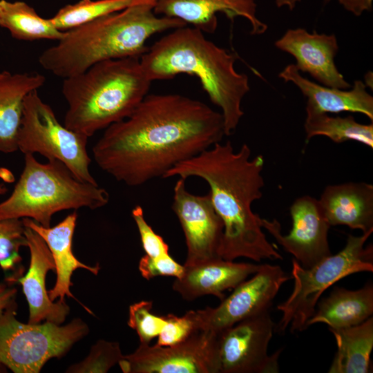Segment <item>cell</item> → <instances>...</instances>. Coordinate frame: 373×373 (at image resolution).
I'll return each mask as SVG.
<instances>
[{"label":"cell","mask_w":373,"mask_h":373,"mask_svg":"<svg viewBox=\"0 0 373 373\" xmlns=\"http://www.w3.org/2000/svg\"><path fill=\"white\" fill-rule=\"evenodd\" d=\"M93 147L97 166L135 187L220 142L221 113L179 94L147 95L126 119L104 129Z\"/></svg>","instance_id":"obj_1"},{"label":"cell","mask_w":373,"mask_h":373,"mask_svg":"<svg viewBox=\"0 0 373 373\" xmlns=\"http://www.w3.org/2000/svg\"><path fill=\"white\" fill-rule=\"evenodd\" d=\"M251 155L247 144L236 152L230 141L220 142L178 164L163 178L198 177L208 184L212 204L224 224L221 258L283 260L263 232L262 218L251 209L262 195L265 160L262 155Z\"/></svg>","instance_id":"obj_2"},{"label":"cell","mask_w":373,"mask_h":373,"mask_svg":"<svg viewBox=\"0 0 373 373\" xmlns=\"http://www.w3.org/2000/svg\"><path fill=\"white\" fill-rule=\"evenodd\" d=\"M236 59V54L208 40L200 29L186 26L173 29L140 57L151 82L180 74L196 77L211 102L220 108L227 136L244 115L241 104L250 90L248 76L234 68Z\"/></svg>","instance_id":"obj_3"},{"label":"cell","mask_w":373,"mask_h":373,"mask_svg":"<svg viewBox=\"0 0 373 373\" xmlns=\"http://www.w3.org/2000/svg\"><path fill=\"white\" fill-rule=\"evenodd\" d=\"M143 3L64 32L57 43L39 57L46 70L65 79L106 60L140 57L153 35L187 26L177 18L157 15Z\"/></svg>","instance_id":"obj_4"},{"label":"cell","mask_w":373,"mask_h":373,"mask_svg":"<svg viewBox=\"0 0 373 373\" xmlns=\"http://www.w3.org/2000/svg\"><path fill=\"white\" fill-rule=\"evenodd\" d=\"M151 82L140 57L103 61L65 78L64 124L90 137L128 117L148 95Z\"/></svg>","instance_id":"obj_5"},{"label":"cell","mask_w":373,"mask_h":373,"mask_svg":"<svg viewBox=\"0 0 373 373\" xmlns=\"http://www.w3.org/2000/svg\"><path fill=\"white\" fill-rule=\"evenodd\" d=\"M109 202L108 191L77 179L57 160L41 163L34 154H24V166L10 196L0 202V220L30 218L50 227L57 212L88 208L97 209Z\"/></svg>","instance_id":"obj_6"},{"label":"cell","mask_w":373,"mask_h":373,"mask_svg":"<svg viewBox=\"0 0 373 373\" xmlns=\"http://www.w3.org/2000/svg\"><path fill=\"white\" fill-rule=\"evenodd\" d=\"M373 230L361 236L348 235L345 247L314 266L305 268L294 258L291 260L294 288L289 296L277 306L282 313L275 331L284 333L305 330L321 295L338 280L351 274L373 271V247L365 246Z\"/></svg>","instance_id":"obj_7"},{"label":"cell","mask_w":373,"mask_h":373,"mask_svg":"<svg viewBox=\"0 0 373 373\" xmlns=\"http://www.w3.org/2000/svg\"><path fill=\"white\" fill-rule=\"evenodd\" d=\"M14 301L0 316V372L38 373L52 358H61L88 332L80 318L64 326L45 321L23 323L17 320Z\"/></svg>","instance_id":"obj_8"},{"label":"cell","mask_w":373,"mask_h":373,"mask_svg":"<svg viewBox=\"0 0 373 373\" xmlns=\"http://www.w3.org/2000/svg\"><path fill=\"white\" fill-rule=\"evenodd\" d=\"M88 139L61 124L37 90L27 95L17 136L18 150L21 153H39L48 160H59L79 180L97 184L90 172Z\"/></svg>","instance_id":"obj_9"},{"label":"cell","mask_w":373,"mask_h":373,"mask_svg":"<svg viewBox=\"0 0 373 373\" xmlns=\"http://www.w3.org/2000/svg\"><path fill=\"white\" fill-rule=\"evenodd\" d=\"M275 327L267 310L218 334L219 373H278L282 349L268 354Z\"/></svg>","instance_id":"obj_10"},{"label":"cell","mask_w":373,"mask_h":373,"mask_svg":"<svg viewBox=\"0 0 373 373\" xmlns=\"http://www.w3.org/2000/svg\"><path fill=\"white\" fill-rule=\"evenodd\" d=\"M118 364L124 373H219L218 335L200 330L173 345L140 343Z\"/></svg>","instance_id":"obj_11"},{"label":"cell","mask_w":373,"mask_h":373,"mask_svg":"<svg viewBox=\"0 0 373 373\" xmlns=\"http://www.w3.org/2000/svg\"><path fill=\"white\" fill-rule=\"evenodd\" d=\"M290 278L278 265H260L217 307L198 309L201 330L218 335L247 318L269 310L282 285Z\"/></svg>","instance_id":"obj_12"},{"label":"cell","mask_w":373,"mask_h":373,"mask_svg":"<svg viewBox=\"0 0 373 373\" xmlns=\"http://www.w3.org/2000/svg\"><path fill=\"white\" fill-rule=\"evenodd\" d=\"M180 178L173 188L172 209L182 229L186 246L184 266H193L221 258L224 224L209 194L197 195Z\"/></svg>","instance_id":"obj_13"},{"label":"cell","mask_w":373,"mask_h":373,"mask_svg":"<svg viewBox=\"0 0 373 373\" xmlns=\"http://www.w3.org/2000/svg\"><path fill=\"white\" fill-rule=\"evenodd\" d=\"M292 226L287 235L281 233L280 222L261 218L266 229L283 249L291 254L301 266L309 268L331 254L325 219L318 199L304 195L294 200L289 208Z\"/></svg>","instance_id":"obj_14"},{"label":"cell","mask_w":373,"mask_h":373,"mask_svg":"<svg viewBox=\"0 0 373 373\" xmlns=\"http://www.w3.org/2000/svg\"><path fill=\"white\" fill-rule=\"evenodd\" d=\"M275 46L292 55L300 72L309 73L323 86L347 89L350 84L338 71L334 57L338 45L334 35L312 33L304 28L289 29Z\"/></svg>","instance_id":"obj_15"},{"label":"cell","mask_w":373,"mask_h":373,"mask_svg":"<svg viewBox=\"0 0 373 373\" xmlns=\"http://www.w3.org/2000/svg\"><path fill=\"white\" fill-rule=\"evenodd\" d=\"M24 234L30 254L28 270L19 277L29 307L28 323L37 324L43 321L58 325L63 323L70 308L66 301L51 300L46 287V277L50 270L55 271L51 252L44 239L32 229L25 226Z\"/></svg>","instance_id":"obj_16"},{"label":"cell","mask_w":373,"mask_h":373,"mask_svg":"<svg viewBox=\"0 0 373 373\" xmlns=\"http://www.w3.org/2000/svg\"><path fill=\"white\" fill-rule=\"evenodd\" d=\"M256 8L255 0H156L153 11L209 33L215 32L216 14L222 12L231 20L245 18L251 25V34L259 35L266 32L267 26L258 18Z\"/></svg>","instance_id":"obj_17"},{"label":"cell","mask_w":373,"mask_h":373,"mask_svg":"<svg viewBox=\"0 0 373 373\" xmlns=\"http://www.w3.org/2000/svg\"><path fill=\"white\" fill-rule=\"evenodd\" d=\"M260 265L218 258L184 266L182 275L175 278L172 288L185 300H193L206 295L215 296L221 300L225 297L224 291L234 289L251 276Z\"/></svg>","instance_id":"obj_18"},{"label":"cell","mask_w":373,"mask_h":373,"mask_svg":"<svg viewBox=\"0 0 373 373\" xmlns=\"http://www.w3.org/2000/svg\"><path fill=\"white\" fill-rule=\"evenodd\" d=\"M77 214L75 211L67 216L55 227H46L30 218H22L23 224L37 232L45 241L52 256L57 279L52 289L48 291L50 299L65 301V296L75 299L90 314L92 312L75 298L70 291L73 271L82 268L97 275L99 266L91 267L80 262L72 250L73 238L76 227Z\"/></svg>","instance_id":"obj_19"},{"label":"cell","mask_w":373,"mask_h":373,"mask_svg":"<svg viewBox=\"0 0 373 373\" xmlns=\"http://www.w3.org/2000/svg\"><path fill=\"white\" fill-rule=\"evenodd\" d=\"M286 82L295 84L307 99L306 106L323 113H359L373 120V97L367 91L365 82L357 79L350 90L318 84L302 76L295 64H291L278 74Z\"/></svg>","instance_id":"obj_20"},{"label":"cell","mask_w":373,"mask_h":373,"mask_svg":"<svg viewBox=\"0 0 373 373\" xmlns=\"http://www.w3.org/2000/svg\"><path fill=\"white\" fill-rule=\"evenodd\" d=\"M329 225H345L362 233L373 230V185L345 182L327 186L318 199Z\"/></svg>","instance_id":"obj_21"},{"label":"cell","mask_w":373,"mask_h":373,"mask_svg":"<svg viewBox=\"0 0 373 373\" xmlns=\"http://www.w3.org/2000/svg\"><path fill=\"white\" fill-rule=\"evenodd\" d=\"M45 82V77L38 73L0 72V152L10 153L18 150L24 99Z\"/></svg>","instance_id":"obj_22"},{"label":"cell","mask_w":373,"mask_h":373,"mask_svg":"<svg viewBox=\"0 0 373 373\" xmlns=\"http://www.w3.org/2000/svg\"><path fill=\"white\" fill-rule=\"evenodd\" d=\"M316 305L317 309L307 321V327L324 323L329 329H338L360 324L373 314L372 283L368 282L356 290L335 287Z\"/></svg>","instance_id":"obj_23"},{"label":"cell","mask_w":373,"mask_h":373,"mask_svg":"<svg viewBox=\"0 0 373 373\" xmlns=\"http://www.w3.org/2000/svg\"><path fill=\"white\" fill-rule=\"evenodd\" d=\"M337 350L329 373H367L373 349V318L363 323L338 329H329Z\"/></svg>","instance_id":"obj_24"},{"label":"cell","mask_w":373,"mask_h":373,"mask_svg":"<svg viewBox=\"0 0 373 373\" xmlns=\"http://www.w3.org/2000/svg\"><path fill=\"white\" fill-rule=\"evenodd\" d=\"M306 140L325 136L334 143L356 141L373 149V124L358 123L352 115L332 117L306 106Z\"/></svg>","instance_id":"obj_25"},{"label":"cell","mask_w":373,"mask_h":373,"mask_svg":"<svg viewBox=\"0 0 373 373\" xmlns=\"http://www.w3.org/2000/svg\"><path fill=\"white\" fill-rule=\"evenodd\" d=\"M0 26L7 29L12 37L23 41H58L64 34L50 19L40 17L23 1L0 0Z\"/></svg>","instance_id":"obj_26"},{"label":"cell","mask_w":373,"mask_h":373,"mask_svg":"<svg viewBox=\"0 0 373 373\" xmlns=\"http://www.w3.org/2000/svg\"><path fill=\"white\" fill-rule=\"evenodd\" d=\"M155 1L156 0H81L61 8L50 20L57 29L64 32L135 4L147 3L155 6Z\"/></svg>","instance_id":"obj_27"},{"label":"cell","mask_w":373,"mask_h":373,"mask_svg":"<svg viewBox=\"0 0 373 373\" xmlns=\"http://www.w3.org/2000/svg\"><path fill=\"white\" fill-rule=\"evenodd\" d=\"M24 231L22 219L0 220V267L5 272H12L6 279L12 285L23 273L20 266L22 258L19 250L22 247H27Z\"/></svg>","instance_id":"obj_28"},{"label":"cell","mask_w":373,"mask_h":373,"mask_svg":"<svg viewBox=\"0 0 373 373\" xmlns=\"http://www.w3.org/2000/svg\"><path fill=\"white\" fill-rule=\"evenodd\" d=\"M123 356L119 343L99 340L93 345L88 356L70 365L66 372L105 373L118 364Z\"/></svg>","instance_id":"obj_29"},{"label":"cell","mask_w":373,"mask_h":373,"mask_svg":"<svg viewBox=\"0 0 373 373\" xmlns=\"http://www.w3.org/2000/svg\"><path fill=\"white\" fill-rule=\"evenodd\" d=\"M153 302L141 300L130 305L128 325L137 333L141 344H150L167 322L166 316L151 313Z\"/></svg>","instance_id":"obj_30"},{"label":"cell","mask_w":373,"mask_h":373,"mask_svg":"<svg viewBox=\"0 0 373 373\" xmlns=\"http://www.w3.org/2000/svg\"><path fill=\"white\" fill-rule=\"evenodd\" d=\"M167 322L157 336L158 346L173 345L187 339L196 332L201 330L200 319L198 310H189L182 316L169 314Z\"/></svg>","instance_id":"obj_31"},{"label":"cell","mask_w":373,"mask_h":373,"mask_svg":"<svg viewBox=\"0 0 373 373\" xmlns=\"http://www.w3.org/2000/svg\"><path fill=\"white\" fill-rule=\"evenodd\" d=\"M131 216L137 226L146 255L155 258L169 254L168 245L146 222L143 209L139 205L135 206L132 209Z\"/></svg>","instance_id":"obj_32"},{"label":"cell","mask_w":373,"mask_h":373,"mask_svg":"<svg viewBox=\"0 0 373 373\" xmlns=\"http://www.w3.org/2000/svg\"><path fill=\"white\" fill-rule=\"evenodd\" d=\"M138 269L143 278L150 280L157 276L180 278L184 267L176 262L169 254L155 258L145 254L140 260Z\"/></svg>","instance_id":"obj_33"},{"label":"cell","mask_w":373,"mask_h":373,"mask_svg":"<svg viewBox=\"0 0 373 373\" xmlns=\"http://www.w3.org/2000/svg\"><path fill=\"white\" fill-rule=\"evenodd\" d=\"M347 11L355 16H361L372 8L373 0H336Z\"/></svg>","instance_id":"obj_34"},{"label":"cell","mask_w":373,"mask_h":373,"mask_svg":"<svg viewBox=\"0 0 373 373\" xmlns=\"http://www.w3.org/2000/svg\"><path fill=\"white\" fill-rule=\"evenodd\" d=\"M17 290L8 283H0V316L15 301Z\"/></svg>","instance_id":"obj_35"},{"label":"cell","mask_w":373,"mask_h":373,"mask_svg":"<svg viewBox=\"0 0 373 373\" xmlns=\"http://www.w3.org/2000/svg\"><path fill=\"white\" fill-rule=\"evenodd\" d=\"M278 8L287 7L290 10L295 8L296 4L302 0H274Z\"/></svg>","instance_id":"obj_36"},{"label":"cell","mask_w":373,"mask_h":373,"mask_svg":"<svg viewBox=\"0 0 373 373\" xmlns=\"http://www.w3.org/2000/svg\"><path fill=\"white\" fill-rule=\"evenodd\" d=\"M7 192V188L3 184H0V195H3Z\"/></svg>","instance_id":"obj_37"},{"label":"cell","mask_w":373,"mask_h":373,"mask_svg":"<svg viewBox=\"0 0 373 373\" xmlns=\"http://www.w3.org/2000/svg\"><path fill=\"white\" fill-rule=\"evenodd\" d=\"M332 0H323V1L325 3H329V1H331Z\"/></svg>","instance_id":"obj_38"}]
</instances>
